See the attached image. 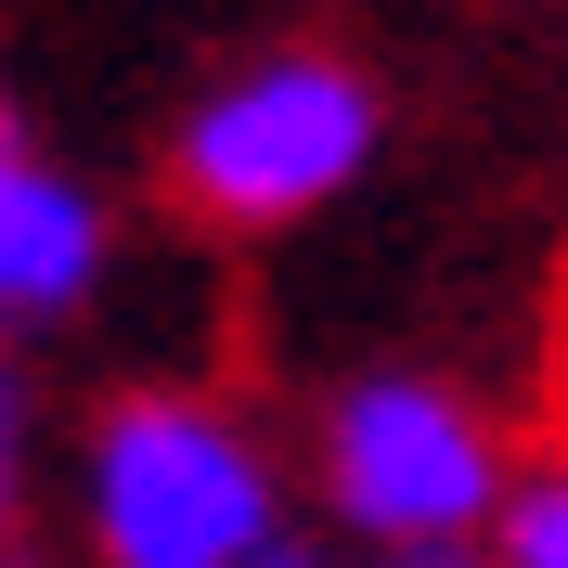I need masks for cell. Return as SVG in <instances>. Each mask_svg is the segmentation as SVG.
Returning <instances> with one entry per match:
<instances>
[{"mask_svg": "<svg viewBox=\"0 0 568 568\" xmlns=\"http://www.w3.org/2000/svg\"><path fill=\"white\" fill-rule=\"evenodd\" d=\"M375 568H491V542H426V556H375Z\"/></svg>", "mask_w": 568, "mask_h": 568, "instance_id": "ba28073f", "label": "cell"}, {"mask_svg": "<svg viewBox=\"0 0 568 568\" xmlns=\"http://www.w3.org/2000/svg\"><path fill=\"white\" fill-rule=\"evenodd\" d=\"M311 491L362 556H426V542H491L504 491H517V453L453 375L362 362L311 414Z\"/></svg>", "mask_w": 568, "mask_h": 568, "instance_id": "3957f363", "label": "cell"}, {"mask_svg": "<svg viewBox=\"0 0 568 568\" xmlns=\"http://www.w3.org/2000/svg\"><path fill=\"white\" fill-rule=\"evenodd\" d=\"M0 568H65V556H52V542L27 530V542H0Z\"/></svg>", "mask_w": 568, "mask_h": 568, "instance_id": "9c48e42d", "label": "cell"}, {"mask_svg": "<svg viewBox=\"0 0 568 568\" xmlns=\"http://www.w3.org/2000/svg\"><path fill=\"white\" fill-rule=\"evenodd\" d=\"M388 155V78L336 39H272L169 116V207L207 233H297Z\"/></svg>", "mask_w": 568, "mask_h": 568, "instance_id": "7a4b0ae2", "label": "cell"}, {"mask_svg": "<svg viewBox=\"0 0 568 568\" xmlns=\"http://www.w3.org/2000/svg\"><path fill=\"white\" fill-rule=\"evenodd\" d=\"M258 568H362V556H336V542H311V530H284V542H272Z\"/></svg>", "mask_w": 568, "mask_h": 568, "instance_id": "52a82bcc", "label": "cell"}, {"mask_svg": "<svg viewBox=\"0 0 568 568\" xmlns=\"http://www.w3.org/2000/svg\"><path fill=\"white\" fill-rule=\"evenodd\" d=\"M284 542V465L220 388H104L78 426L91 568H258Z\"/></svg>", "mask_w": 568, "mask_h": 568, "instance_id": "6da1fadb", "label": "cell"}, {"mask_svg": "<svg viewBox=\"0 0 568 568\" xmlns=\"http://www.w3.org/2000/svg\"><path fill=\"white\" fill-rule=\"evenodd\" d=\"M116 272V220L104 194L39 155V130L0 104V336H39V323H78Z\"/></svg>", "mask_w": 568, "mask_h": 568, "instance_id": "277c9868", "label": "cell"}, {"mask_svg": "<svg viewBox=\"0 0 568 568\" xmlns=\"http://www.w3.org/2000/svg\"><path fill=\"white\" fill-rule=\"evenodd\" d=\"M39 530V375L0 349V542Z\"/></svg>", "mask_w": 568, "mask_h": 568, "instance_id": "8992f818", "label": "cell"}, {"mask_svg": "<svg viewBox=\"0 0 568 568\" xmlns=\"http://www.w3.org/2000/svg\"><path fill=\"white\" fill-rule=\"evenodd\" d=\"M491 568H568V453H530L491 517Z\"/></svg>", "mask_w": 568, "mask_h": 568, "instance_id": "5b68a950", "label": "cell"}]
</instances>
